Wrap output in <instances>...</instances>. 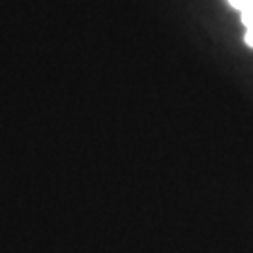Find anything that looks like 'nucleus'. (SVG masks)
Listing matches in <instances>:
<instances>
[{
  "instance_id": "obj_1",
  "label": "nucleus",
  "mask_w": 253,
  "mask_h": 253,
  "mask_svg": "<svg viewBox=\"0 0 253 253\" xmlns=\"http://www.w3.org/2000/svg\"><path fill=\"white\" fill-rule=\"evenodd\" d=\"M242 23L246 27V43L253 49V11L242 13Z\"/></svg>"
},
{
  "instance_id": "obj_2",
  "label": "nucleus",
  "mask_w": 253,
  "mask_h": 253,
  "mask_svg": "<svg viewBox=\"0 0 253 253\" xmlns=\"http://www.w3.org/2000/svg\"><path fill=\"white\" fill-rule=\"evenodd\" d=\"M229 4L236 8L240 13H250L253 11V0H229Z\"/></svg>"
}]
</instances>
